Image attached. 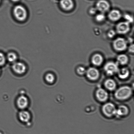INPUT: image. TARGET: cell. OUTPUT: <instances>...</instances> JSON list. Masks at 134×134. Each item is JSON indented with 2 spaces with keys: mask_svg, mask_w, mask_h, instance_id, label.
Returning a JSON list of instances; mask_svg holds the SVG:
<instances>
[{
  "mask_svg": "<svg viewBox=\"0 0 134 134\" xmlns=\"http://www.w3.org/2000/svg\"><path fill=\"white\" fill-rule=\"evenodd\" d=\"M105 87L108 90H113L115 89L116 87V83L113 80L109 79L106 80L104 83Z\"/></svg>",
  "mask_w": 134,
  "mask_h": 134,
  "instance_id": "18",
  "label": "cell"
},
{
  "mask_svg": "<svg viewBox=\"0 0 134 134\" xmlns=\"http://www.w3.org/2000/svg\"><path fill=\"white\" fill-rule=\"evenodd\" d=\"M103 60V56L99 53L94 54L92 56L91 59L92 63L97 66H99L102 65Z\"/></svg>",
  "mask_w": 134,
  "mask_h": 134,
  "instance_id": "14",
  "label": "cell"
},
{
  "mask_svg": "<svg viewBox=\"0 0 134 134\" xmlns=\"http://www.w3.org/2000/svg\"><path fill=\"white\" fill-rule=\"evenodd\" d=\"M7 59L10 62L14 63L16 62L18 57L14 52H10L8 54Z\"/></svg>",
  "mask_w": 134,
  "mask_h": 134,
  "instance_id": "20",
  "label": "cell"
},
{
  "mask_svg": "<svg viewBox=\"0 0 134 134\" xmlns=\"http://www.w3.org/2000/svg\"><path fill=\"white\" fill-rule=\"evenodd\" d=\"M132 89L130 87H121L115 91V96L116 99L120 100H125L128 99L132 95Z\"/></svg>",
  "mask_w": 134,
  "mask_h": 134,
  "instance_id": "1",
  "label": "cell"
},
{
  "mask_svg": "<svg viewBox=\"0 0 134 134\" xmlns=\"http://www.w3.org/2000/svg\"><path fill=\"white\" fill-rule=\"evenodd\" d=\"M13 2H17L19 1L20 0H11Z\"/></svg>",
  "mask_w": 134,
  "mask_h": 134,
  "instance_id": "29",
  "label": "cell"
},
{
  "mask_svg": "<svg viewBox=\"0 0 134 134\" xmlns=\"http://www.w3.org/2000/svg\"><path fill=\"white\" fill-rule=\"evenodd\" d=\"M95 7L98 11L104 13L109 10L110 4L107 0H98L96 3Z\"/></svg>",
  "mask_w": 134,
  "mask_h": 134,
  "instance_id": "7",
  "label": "cell"
},
{
  "mask_svg": "<svg viewBox=\"0 0 134 134\" xmlns=\"http://www.w3.org/2000/svg\"><path fill=\"white\" fill-rule=\"evenodd\" d=\"M106 17L104 13H100L96 14L95 20L97 22L101 23L104 22L105 19Z\"/></svg>",
  "mask_w": 134,
  "mask_h": 134,
  "instance_id": "21",
  "label": "cell"
},
{
  "mask_svg": "<svg viewBox=\"0 0 134 134\" xmlns=\"http://www.w3.org/2000/svg\"><path fill=\"white\" fill-rule=\"evenodd\" d=\"M98 11L96 7H92L89 9V12L90 14L92 15H95L96 14L97 12Z\"/></svg>",
  "mask_w": 134,
  "mask_h": 134,
  "instance_id": "27",
  "label": "cell"
},
{
  "mask_svg": "<svg viewBox=\"0 0 134 134\" xmlns=\"http://www.w3.org/2000/svg\"><path fill=\"white\" fill-rule=\"evenodd\" d=\"M117 63L122 65H126L128 63L129 59L128 56L124 54H121L118 55L116 58Z\"/></svg>",
  "mask_w": 134,
  "mask_h": 134,
  "instance_id": "17",
  "label": "cell"
},
{
  "mask_svg": "<svg viewBox=\"0 0 134 134\" xmlns=\"http://www.w3.org/2000/svg\"><path fill=\"white\" fill-rule=\"evenodd\" d=\"M29 101L27 98L24 95H21L18 97L17 100V105L20 109L23 110L27 107Z\"/></svg>",
  "mask_w": 134,
  "mask_h": 134,
  "instance_id": "13",
  "label": "cell"
},
{
  "mask_svg": "<svg viewBox=\"0 0 134 134\" xmlns=\"http://www.w3.org/2000/svg\"><path fill=\"white\" fill-rule=\"evenodd\" d=\"M97 99L100 101H105L108 98V94L104 89L99 88L97 90L96 93Z\"/></svg>",
  "mask_w": 134,
  "mask_h": 134,
  "instance_id": "12",
  "label": "cell"
},
{
  "mask_svg": "<svg viewBox=\"0 0 134 134\" xmlns=\"http://www.w3.org/2000/svg\"><path fill=\"white\" fill-rule=\"evenodd\" d=\"M129 111V110L126 106L125 105L120 106L118 109H116L115 115L118 117L125 116L128 115Z\"/></svg>",
  "mask_w": 134,
  "mask_h": 134,
  "instance_id": "15",
  "label": "cell"
},
{
  "mask_svg": "<svg viewBox=\"0 0 134 134\" xmlns=\"http://www.w3.org/2000/svg\"><path fill=\"white\" fill-rule=\"evenodd\" d=\"M14 14L17 20L19 21H23L27 17V10L23 6L17 5L14 7Z\"/></svg>",
  "mask_w": 134,
  "mask_h": 134,
  "instance_id": "3",
  "label": "cell"
},
{
  "mask_svg": "<svg viewBox=\"0 0 134 134\" xmlns=\"http://www.w3.org/2000/svg\"><path fill=\"white\" fill-rule=\"evenodd\" d=\"M12 69L16 73L18 74H23L25 73L26 71V67L23 63L17 62L13 63Z\"/></svg>",
  "mask_w": 134,
  "mask_h": 134,
  "instance_id": "8",
  "label": "cell"
},
{
  "mask_svg": "<svg viewBox=\"0 0 134 134\" xmlns=\"http://www.w3.org/2000/svg\"><path fill=\"white\" fill-rule=\"evenodd\" d=\"M45 80L48 83L52 84L53 83L55 80L54 75L52 73H48L46 75Z\"/></svg>",
  "mask_w": 134,
  "mask_h": 134,
  "instance_id": "22",
  "label": "cell"
},
{
  "mask_svg": "<svg viewBox=\"0 0 134 134\" xmlns=\"http://www.w3.org/2000/svg\"><path fill=\"white\" fill-rule=\"evenodd\" d=\"M1 70H0V74H1Z\"/></svg>",
  "mask_w": 134,
  "mask_h": 134,
  "instance_id": "31",
  "label": "cell"
},
{
  "mask_svg": "<svg viewBox=\"0 0 134 134\" xmlns=\"http://www.w3.org/2000/svg\"><path fill=\"white\" fill-rule=\"evenodd\" d=\"M130 23L126 21L119 22L116 26V32L119 35H125L130 30Z\"/></svg>",
  "mask_w": 134,
  "mask_h": 134,
  "instance_id": "4",
  "label": "cell"
},
{
  "mask_svg": "<svg viewBox=\"0 0 134 134\" xmlns=\"http://www.w3.org/2000/svg\"><path fill=\"white\" fill-rule=\"evenodd\" d=\"M104 69L106 73L109 76H112L117 73L119 70L117 63L110 61L105 64Z\"/></svg>",
  "mask_w": 134,
  "mask_h": 134,
  "instance_id": "5",
  "label": "cell"
},
{
  "mask_svg": "<svg viewBox=\"0 0 134 134\" xmlns=\"http://www.w3.org/2000/svg\"><path fill=\"white\" fill-rule=\"evenodd\" d=\"M124 18L125 21L130 23H132L133 22V18L129 14H125L124 16Z\"/></svg>",
  "mask_w": 134,
  "mask_h": 134,
  "instance_id": "23",
  "label": "cell"
},
{
  "mask_svg": "<svg viewBox=\"0 0 134 134\" xmlns=\"http://www.w3.org/2000/svg\"><path fill=\"white\" fill-rule=\"evenodd\" d=\"M86 73L87 78L91 81H96L98 79L99 76V71L94 67L89 68L86 71Z\"/></svg>",
  "mask_w": 134,
  "mask_h": 134,
  "instance_id": "9",
  "label": "cell"
},
{
  "mask_svg": "<svg viewBox=\"0 0 134 134\" xmlns=\"http://www.w3.org/2000/svg\"><path fill=\"white\" fill-rule=\"evenodd\" d=\"M20 120L23 122H28L31 119V115L28 111L23 110L20 111L19 114Z\"/></svg>",
  "mask_w": 134,
  "mask_h": 134,
  "instance_id": "16",
  "label": "cell"
},
{
  "mask_svg": "<svg viewBox=\"0 0 134 134\" xmlns=\"http://www.w3.org/2000/svg\"><path fill=\"white\" fill-rule=\"evenodd\" d=\"M116 110L115 105L111 103L105 104L102 108V111L103 114L109 117L115 115Z\"/></svg>",
  "mask_w": 134,
  "mask_h": 134,
  "instance_id": "6",
  "label": "cell"
},
{
  "mask_svg": "<svg viewBox=\"0 0 134 134\" xmlns=\"http://www.w3.org/2000/svg\"><path fill=\"white\" fill-rule=\"evenodd\" d=\"M108 17L109 19L111 22H116L120 20L122 17V14L119 10L114 9L110 11L108 14Z\"/></svg>",
  "mask_w": 134,
  "mask_h": 134,
  "instance_id": "10",
  "label": "cell"
},
{
  "mask_svg": "<svg viewBox=\"0 0 134 134\" xmlns=\"http://www.w3.org/2000/svg\"><path fill=\"white\" fill-rule=\"evenodd\" d=\"M116 35V31L114 30H109L107 33L108 37L110 39H113Z\"/></svg>",
  "mask_w": 134,
  "mask_h": 134,
  "instance_id": "26",
  "label": "cell"
},
{
  "mask_svg": "<svg viewBox=\"0 0 134 134\" xmlns=\"http://www.w3.org/2000/svg\"><path fill=\"white\" fill-rule=\"evenodd\" d=\"M118 76L121 79H124L128 78L129 75V71L127 68H124L120 70H119L118 72Z\"/></svg>",
  "mask_w": 134,
  "mask_h": 134,
  "instance_id": "19",
  "label": "cell"
},
{
  "mask_svg": "<svg viewBox=\"0 0 134 134\" xmlns=\"http://www.w3.org/2000/svg\"><path fill=\"white\" fill-rule=\"evenodd\" d=\"M128 51L130 53H134V45L133 44H131L128 47Z\"/></svg>",
  "mask_w": 134,
  "mask_h": 134,
  "instance_id": "28",
  "label": "cell"
},
{
  "mask_svg": "<svg viewBox=\"0 0 134 134\" xmlns=\"http://www.w3.org/2000/svg\"><path fill=\"white\" fill-rule=\"evenodd\" d=\"M86 69L83 67L82 66L79 67L77 69V72L79 74L82 75L86 73Z\"/></svg>",
  "mask_w": 134,
  "mask_h": 134,
  "instance_id": "24",
  "label": "cell"
},
{
  "mask_svg": "<svg viewBox=\"0 0 134 134\" xmlns=\"http://www.w3.org/2000/svg\"><path fill=\"white\" fill-rule=\"evenodd\" d=\"M0 134H2V133H1V132H0Z\"/></svg>",
  "mask_w": 134,
  "mask_h": 134,
  "instance_id": "30",
  "label": "cell"
},
{
  "mask_svg": "<svg viewBox=\"0 0 134 134\" xmlns=\"http://www.w3.org/2000/svg\"><path fill=\"white\" fill-rule=\"evenodd\" d=\"M60 4L61 7L65 11H70L74 7L73 0H60Z\"/></svg>",
  "mask_w": 134,
  "mask_h": 134,
  "instance_id": "11",
  "label": "cell"
},
{
  "mask_svg": "<svg viewBox=\"0 0 134 134\" xmlns=\"http://www.w3.org/2000/svg\"><path fill=\"white\" fill-rule=\"evenodd\" d=\"M113 47L116 52H123L128 48V42L124 38L118 37L113 41Z\"/></svg>",
  "mask_w": 134,
  "mask_h": 134,
  "instance_id": "2",
  "label": "cell"
},
{
  "mask_svg": "<svg viewBox=\"0 0 134 134\" xmlns=\"http://www.w3.org/2000/svg\"><path fill=\"white\" fill-rule=\"evenodd\" d=\"M6 62V58L2 52H0V66L4 65Z\"/></svg>",
  "mask_w": 134,
  "mask_h": 134,
  "instance_id": "25",
  "label": "cell"
}]
</instances>
